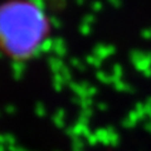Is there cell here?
I'll return each mask as SVG.
<instances>
[{"label":"cell","mask_w":151,"mask_h":151,"mask_svg":"<svg viewBox=\"0 0 151 151\" xmlns=\"http://www.w3.org/2000/svg\"><path fill=\"white\" fill-rule=\"evenodd\" d=\"M45 20L30 3L15 1L0 8V47L14 57H25L40 45Z\"/></svg>","instance_id":"1"}]
</instances>
